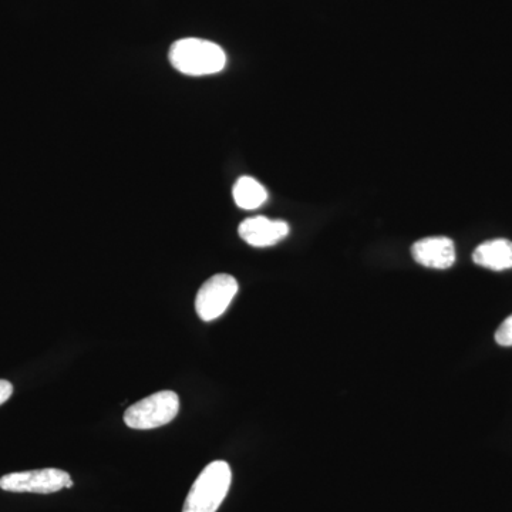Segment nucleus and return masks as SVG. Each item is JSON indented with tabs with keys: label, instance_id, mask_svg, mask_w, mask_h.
<instances>
[{
	"label": "nucleus",
	"instance_id": "obj_1",
	"mask_svg": "<svg viewBox=\"0 0 512 512\" xmlns=\"http://www.w3.org/2000/svg\"><path fill=\"white\" fill-rule=\"evenodd\" d=\"M168 57L174 69L185 76H210L222 72L227 64V55L221 46L195 37L177 40Z\"/></svg>",
	"mask_w": 512,
	"mask_h": 512
},
{
	"label": "nucleus",
	"instance_id": "obj_2",
	"mask_svg": "<svg viewBox=\"0 0 512 512\" xmlns=\"http://www.w3.org/2000/svg\"><path fill=\"white\" fill-rule=\"evenodd\" d=\"M231 481L227 461H212L192 484L183 512H217L228 495Z\"/></svg>",
	"mask_w": 512,
	"mask_h": 512
},
{
	"label": "nucleus",
	"instance_id": "obj_3",
	"mask_svg": "<svg viewBox=\"0 0 512 512\" xmlns=\"http://www.w3.org/2000/svg\"><path fill=\"white\" fill-rule=\"evenodd\" d=\"M180 412V397L171 390L151 394L128 407L124 423L134 430H153L171 423Z\"/></svg>",
	"mask_w": 512,
	"mask_h": 512
},
{
	"label": "nucleus",
	"instance_id": "obj_4",
	"mask_svg": "<svg viewBox=\"0 0 512 512\" xmlns=\"http://www.w3.org/2000/svg\"><path fill=\"white\" fill-rule=\"evenodd\" d=\"M72 487L70 474L59 468L10 473L0 478V488L9 493L53 494Z\"/></svg>",
	"mask_w": 512,
	"mask_h": 512
},
{
	"label": "nucleus",
	"instance_id": "obj_5",
	"mask_svg": "<svg viewBox=\"0 0 512 512\" xmlns=\"http://www.w3.org/2000/svg\"><path fill=\"white\" fill-rule=\"evenodd\" d=\"M239 289L237 279L228 274L212 276L202 284L195 299V311L205 322L220 318L231 305Z\"/></svg>",
	"mask_w": 512,
	"mask_h": 512
},
{
	"label": "nucleus",
	"instance_id": "obj_6",
	"mask_svg": "<svg viewBox=\"0 0 512 512\" xmlns=\"http://www.w3.org/2000/svg\"><path fill=\"white\" fill-rule=\"evenodd\" d=\"M239 237L255 248H268L288 237L289 225L266 217L248 218L239 225Z\"/></svg>",
	"mask_w": 512,
	"mask_h": 512
},
{
	"label": "nucleus",
	"instance_id": "obj_7",
	"mask_svg": "<svg viewBox=\"0 0 512 512\" xmlns=\"http://www.w3.org/2000/svg\"><path fill=\"white\" fill-rule=\"evenodd\" d=\"M412 255L417 264L431 269H448L456 262V247L447 237L420 239L413 245Z\"/></svg>",
	"mask_w": 512,
	"mask_h": 512
},
{
	"label": "nucleus",
	"instance_id": "obj_8",
	"mask_svg": "<svg viewBox=\"0 0 512 512\" xmlns=\"http://www.w3.org/2000/svg\"><path fill=\"white\" fill-rule=\"evenodd\" d=\"M473 261L491 271L512 269V242L508 239H493L478 245Z\"/></svg>",
	"mask_w": 512,
	"mask_h": 512
},
{
	"label": "nucleus",
	"instance_id": "obj_9",
	"mask_svg": "<svg viewBox=\"0 0 512 512\" xmlns=\"http://www.w3.org/2000/svg\"><path fill=\"white\" fill-rule=\"evenodd\" d=\"M232 195H234L235 204L242 210H256L268 200V192L264 185L251 177L239 178L234 185Z\"/></svg>",
	"mask_w": 512,
	"mask_h": 512
},
{
	"label": "nucleus",
	"instance_id": "obj_10",
	"mask_svg": "<svg viewBox=\"0 0 512 512\" xmlns=\"http://www.w3.org/2000/svg\"><path fill=\"white\" fill-rule=\"evenodd\" d=\"M495 342L500 346H505V348L512 346V315L508 316V318L501 323L497 332H495Z\"/></svg>",
	"mask_w": 512,
	"mask_h": 512
},
{
	"label": "nucleus",
	"instance_id": "obj_11",
	"mask_svg": "<svg viewBox=\"0 0 512 512\" xmlns=\"http://www.w3.org/2000/svg\"><path fill=\"white\" fill-rule=\"evenodd\" d=\"M13 394V384L8 382V380L0 379V406L3 403L8 402L10 397Z\"/></svg>",
	"mask_w": 512,
	"mask_h": 512
}]
</instances>
